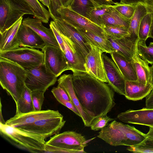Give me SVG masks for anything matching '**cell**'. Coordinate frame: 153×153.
I'll return each instance as SVG.
<instances>
[{"label": "cell", "mask_w": 153, "mask_h": 153, "mask_svg": "<svg viewBox=\"0 0 153 153\" xmlns=\"http://www.w3.org/2000/svg\"><path fill=\"white\" fill-rule=\"evenodd\" d=\"M117 117L126 123L153 126V108L129 109L119 114Z\"/></svg>", "instance_id": "17"}, {"label": "cell", "mask_w": 153, "mask_h": 153, "mask_svg": "<svg viewBox=\"0 0 153 153\" xmlns=\"http://www.w3.org/2000/svg\"><path fill=\"white\" fill-rule=\"evenodd\" d=\"M27 5L34 13L35 18L41 20L42 22L47 23L50 17L48 10L37 0H21Z\"/></svg>", "instance_id": "31"}, {"label": "cell", "mask_w": 153, "mask_h": 153, "mask_svg": "<svg viewBox=\"0 0 153 153\" xmlns=\"http://www.w3.org/2000/svg\"><path fill=\"white\" fill-rule=\"evenodd\" d=\"M25 70V85L32 91H38L45 93L58 80L57 77L47 71L44 64L36 68Z\"/></svg>", "instance_id": "8"}, {"label": "cell", "mask_w": 153, "mask_h": 153, "mask_svg": "<svg viewBox=\"0 0 153 153\" xmlns=\"http://www.w3.org/2000/svg\"><path fill=\"white\" fill-rule=\"evenodd\" d=\"M97 6L91 0H74L70 7L73 10L86 17V13L91 7Z\"/></svg>", "instance_id": "36"}, {"label": "cell", "mask_w": 153, "mask_h": 153, "mask_svg": "<svg viewBox=\"0 0 153 153\" xmlns=\"http://www.w3.org/2000/svg\"><path fill=\"white\" fill-rule=\"evenodd\" d=\"M51 92L59 102L72 111L76 115L81 117V115L79 111L71 102L64 99L56 92L52 90H51Z\"/></svg>", "instance_id": "40"}, {"label": "cell", "mask_w": 153, "mask_h": 153, "mask_svg": "<svg viewBox=\"0 0 153 153\" xmlns=\"http://www.w3.org/2000/svg\"><path fill=\"white\" fill-rule=\"evenodd\" d=\"M49 26L53 30L60 47L64 53L65 51V46L64 41L56 25L55 22L53 21H51L50 22Z\"/></svg>", "instance_id": "42"}, {"label": "cell", "mask_w": 153, "mask_h": 153, "mask_svg": "<svg viewBox=\"0 0 153 153\" xmlns=\"http://www.w3.org/2000/svg\"><path fill=\"white\" fill-rule=\"evenodd\" d=\"M42 51L44 55V65L48 72L57 77L68 70L67 62L60 48L45 45Z\"/></svg>", "instance_id": "9"}, {"label": "cell", "mask_w": 153, "mask_h": 153, "mask_svg": "<svg viewBox=\"0 0 153 153\" xmlns=\"http://www.w3.org/2000/svg\"><path fill=\"white\" fill-rule=\"evenodd\" d=\"M151 13L152 14V22L150 28L149 37L153 39V12Z\"/></svg>", "instance_id": "49"}, {"label": "cell", "mask_w": 153, "mask_h": 153, "mask_svg": "<svg viewBox=\"0 0 153 153\" xmlns=\"http://www.w3.org/2000/svg\"><path fill=\"white\" fill-rule=\"evenodd\" d=\"M127 149L135 153H153V137L147 136L139 143L129 146Z\"/></svg>", "instance_id": "34"}, {"label": "cell", "mask_w": 153, "mask_h": 153, "mask_svg": "<svg viewBox=\"0 0 153 153\" xmlns=\"http://www.w3.org/2000/svg\"><path fill=\"white\" fill-rule=\"evenodd\" d=\"M62 116L58 111L50 109L35 111L25 113L16 114L6 121L5 124L15 128H20L40 120Z\"/></svg>", "instance_id": "13"}, {"label": "cell", "mask_w": 153, "mask_h": 153, "mask_svg": "<svg viewBox=\"0 0 153 153\" xmlns=\"http://www.w3.org/2000/svg\"><path fill=\"white\" fill-rule=\"evenodd\" d=\"M65 122L62 116L42 119L18 128L42 136L46 139L59 134Z\"/></svg>", "instance_id": "10"}, {"label": "cell", "mask_w": 153, "mask_h": 153, "mask_svg": "<svg viewBox=\"0 0 153 153\" xmlns=\"http://www.w3.org/2000/svg\"><path fill=\"white\" fill-rule=\"evenodd\" d=\"M114 120L108 117L107 115H103L96 120L91 126V128L95 131L101 130L106 126L108 122Z\"/></svg>", "instance_id": "39"}, {"label": "cell", "mask_w": 153, "mask_h": 153, "mask_svg": "<svg viewBox=\"0 0 153 153\" xmlns=\"http://www.w3.org/2000/svg\"><path fill=\"white\" fill-rule=\"evenodd\" d=\"M76 28L90 45L100 49L103 52L110 54L114 51L106 37L99 36L84 29Z\"/></svg>", "instance_id": "25"}, {"label": "cell", "mask_w": 153, "mask_h": 153, "mask_svg": "<svg viewBox=\"0 0 153 153\" xmlns=\"http://www.w3.org/2000/svg\"><path fill=\"white\" fill-rule=\"evenodd\" d=\"M97 137L114 146H131L138 144L146 137L135 127L114 120L101 130Z\"/></svg>", "instance_id": "2"}, {"label": "cell", "mask_w": 153, "mask_h": 153, "mask_svg": "<svg viewBox=\"0 0 153 153\" xmlns=\"http://www.w3.org/2000/svg\"><path fill=\"white\" fill-rule=\"evenodd\" d=\"M53 21L59 33L68 38L75 44L85 59L86 56L91 49L90 44L74 27L60 18Z\"/></svg>", "instance_id": "15"}, {"label": "cell", "mask_w": 153, "mask_h": 153, "mask_svg": "<svg viewBox=\"0 0 153 153\" xmlns=\"http://www.w3.org/2000/svg\"><path fill=\"white\" fill-rule=\"evenodd\" d=\"M50 5L48 9L50 17L54 20L59 18L57 10L62 7L59 0H50Z\"/></svg>", "instance_id": "41"}, {"label": "cell", "mask_w": 153, "mask_h": 153, "mask_svg": "<svg viewBox=\"0 0 153 153\" xmlns=\"http://www.w3.org/2000/svg\"><path fill=\"white\" fill-rule=\"evenodd\" d=\"M97 6L109 5L112 4L107 0H91Z\"/></svg>", "instance_id": "45"}, {"label": "cell", "mask_w": 153, "mask_h": 153, "mask_svg": "<svg viewBox=\"0 0 153 153\" xmlns=\"http://www.w3.org/2000/svg\"><path fill=\"white\" fill-rule=\"evenodd\" d=\"M25 14L34 16L29 7L21 0H0V33Z\"/></svg>", "instance_id": "5"}, {"label": "cell", "mask_w": 153, "mask_h": 153, "mask_svg": "<svg viewBox=\"0 0 153 153\" xmlns=\"http://www.w3.org/2000/svg\"><path fill=\"white\" fill-rule=\"evenodd\" d=\"M106 38L114 51L131 62L137 54V44L139 39L129 35L119 39H113L106 35Z\"/></svg>", "instance_id": "18"}, {"label": "cell", "mask_w": 153, "mask_h": 153, "mask_svg": "<svg viewBox=\"0 0 153 153\" xmlns=\"http://www.w3.org/2000/svg\"><path fill=\"white\" fill-rule=\"evenodd\" d=\"M20 47L42 50L46 45L43 39L35 31L22 23L18 33Z\"/></svg>", "instance_id": "20"}, {"label": "cell", "mask_w": 153, "mask_h": 153, "mask_svg": "<svg viewBox=\"0 0 153 153\" xmlns=\"http://www.w3.org/2000/svg\"><path fill=\"white\" fill-rule=\"evenodd\" d=\"M146 97V107L153 108V88Z\"/></svg>", "instance_id": "43"}, {"label": "cell", "mask_w": 153, "mask_h": 153, "mask_svg": "<svg viewBox=\"0 0 153 153\" xmlns=\"http://www.w3.org/2000/svg\"><path fill=\"white\" fill-rule=\"evenodd\" d=\"M0 57L13 62L26 69L38 67L44 64L43 52L39 49L27 47L0 52Z\"/></svg>", "instance_id": "6"}, {"label": "cell", "mask_w": 153, "mask_h": 153, "mask_svg": "<svg viewBox=\"0 0 153 153\" xmlns=\"http://www.w3.org/2000/svg\"><path fill=\"white\" fill-rule=\"evenodd\" d=\"M60 18L76 28H82L99 36L106 37L102 28L70 7H62L57 10Z\"/></svg>", "instance_id": "11"}, {"label": "cell", "mask_w": 153, "mask_h": 153, "mask_svg": "<svg viewBox=\"0 0 153 153\" xmlns=\"http://www.w3.org/2000/svg\"><path fill=\"white\" fill-rule=\"evenodd\" d=\"M90 45L91 49L85 58L86 72L102 82H108L102 57L103 52L100 49Z\"/></svg>", "instance_id": "12"}, {"label": "cell", "mask_w": 153, "mask_h": 153, "mask_svg": "<svg viewBox=\"0 0 153 153\" xmlns=\"http://www.w3.org/2000/svg\"><path fill=\"white\" fill-rule=\"evenodd\" d=\"M102 57L108 85L114 91L125 96L126 79L112 59L105 54Z\"/></svg>", "instance_id": "14"}, {"label": "cell", "mask_w": 153, "mask_h": 153, "mask_svg": "<svg viewBox=\"0 0 153 153\" xmlns=\"http://www.w3.org/2000/svg\"><path fill=\"white\" fill-rule=\"evenodd\" d=\"M152 19V13L148 12L141 20L138 33V39L140 40L146 42L149 38Z\"/></svg>", "instance_id": "33"}, {"label": "cell", "mask_w": 153, "mask_h": 153, "mask_svg": "<svg viewBox=\"0 0 153 153\" xmlns=\"http://www.w3.org/2000/svg\"><path fill=\"white\" fill-rule=\"evenodd\" d=\"M25 68L11 61L0 57V83L16 104L25 86Z\"/></svg>", "instance_id": "3"}, {"label": "cell", "mask_w": 153, "mask_h": 153, "mask_svg": "<svg viewBox=\"0 0 153 153\" xmlns=\"http://www.w3.org/2000/svg\"><path fill=\"white\" fill-rule=\"evenodd\" d=\"M113 7L122 16L131 20L135 12L137 5L128 4L121 2H115Z\"/></svg>", "instance_id": "37"}, {"label": "cell", "mask_w": 153, "mask_h": 153, "mask_svg": "<svg viewBox=\"0 0 153 153\" xmlns=\"http://www.w3.org/2000/svg\"><path fill=\"white\" fill-rule=\"evenodd\" d=\"M23 17L2 33H0V52L12 50L20 47L18 33Z\"/></svg>", "instance_id": "22"}, {"label": "cell", "mask_w": 153, "mask_h": 153, "mask_svg": "<svg viewBox=\"0 0 153 153\" xmlns=\"http://www.w3.org/2000/svg\"><path fill=\"white\" fill-rule=\"evenodd\" d=\"M146 134L147 136L153 137V126L149 127V130Z\"/></svg>", "instance_id": "50"}, {"label": "cell", "mask_w": 153, "mask_h": 153, "mask_svg": "<svg viewBox=\"0 0 153 153\" xmlns=\"http://www.w3.org/2000/svg\"><path fill=\"white\" fill-rule=\"evenodd\" d=\"M114 62L126 80L136 81L137 77L131 62L121 55L115 52L110 53Z\"/></svg>", "instance_id": "24"}, {"label": "cell", "mask_w": 153, "mask_h": 153, "mask_svg": "<svg viewBox=\"0 0 153 153\" xmlns=\"http://www.w3.org/2000/svg\"><path fill=\"white\" fill-rule=\"evenodd\" d=\"M145 0H120V2L128 4L137 5L138 4H145Z\"/></svg>", "instance_id": "44"}, {"label": "cell", "mask_w": 153, "mask_h": 153, "mask_svg": "<svg viewBox=\"0 0 153 153\" xmlns=\"http://www.w3.org/2000/svg\"><path fill=\"white\" fill-rule=\"evenodd\" d=\"M89 140L81 134L68 131L53 135L45 143L61 148L64 153H85Z\"/></svg>", "instance_id": "7"}, {"label": "cell", "mask_w": 153, "mask_h": 153, "mask_svg": "<svg viewBox=\"0 0 153 153\" xmlns=\"http://www.w3.org/2000/svg\"><path fill=\"white\" fill-rule=\"evenodd\" d=\"M109 2L111 3L112 4H114V2L112 1V0H107Z\"/></svg>", "instance_id": "52"}, {"label": "cell", "mask_w": 153, "mask_h": 153, "mask_svg": "<svg viewBox=\"0 0 153 153\" xmlns=\"http://www.w3.org/2000/svg\"><path fill=\"white\" fill-rule=\"evenodd\" d=\"M1 134L17 148L32 153L45 152V138L0 122Z\"/></svg>", "instance_id": "4"}, {"label": "cell", "mask_w": 153, "mask_h": 153, "mask_svg": "<svg viewBox=\"0 0 153 153\" xmlns=\"http://www.w3.org/2000/svg\"><path fill=\"white\" fill-rule=\"evenodd\" d=\"M148 12L144 4H140L137 5L134 15L131 19L128 29L129 35L134 37L138 39V33L141 20Z\"/></svg>", "instance_id": "27"}, {"label": "cell", "mask_w": 153, "mask_h": 153, "mask_svg": "<svg viewBox=\"0 0 153 153\" xmlns=\"http://www.w3.org/2000/svg\"><path fill=\"white\" fill-rule=\"evenodd\" d=\"M137 77V81L147 84L151 83V74L149 64L137 54L131 61Z\"/></svg>", "instance_id": "26"}, {"label": "cell", "mask_w": 153, "mask_h": 153, "mask_svg": "<svg viewBox=\"0 0 153 153\" xmlns=\"http://www.w3.org/2000/svg\"><path fill=\"white\" fill-rule=\"evenodd\" d=\"M43 5L47 7L48 9L49 8L50 5V0H37Z\"/></svg>", "instance_id": "48"}, {"label": "cell", "mask_w": 153, "mask_h": 153, "mask_svg": "<svg viewBox=\"0 0 153 153\" xmlns=\"http://www.w3.org/2000/svg\"><path fill=\"white\" fill-rule=\"evenodd\" d=\"M74 0H59L62 7H70Z\"/></svg>", "instance_id": "47"}, {"label": "cell", "mask_w": 153, "mask_h": 153, "mask_svg": "<svg viewBox=\"0 0 153 153\" xmlns=\"http://www.w3.org/2000/svg\"><path fill=\"white\" fill-rule=\"evenodd\" d=\"M113 8L112 5H103L90 8L88 10L86 18L93 23L101 27L103 25L102 17Z\"/></svg>", "instance_id": "30"}, {"label": "cell", "mask_w": 153, "mask_h": 153, "mask_svg": "<svg viewBox=\"0 0 153 153\" xmlns=\"http://www.w3.org/2000/svg\"><path fill=\"white\" fill-rule=\"evenodd\" d=\"M32 91L25 86L22 94L16 104V114L25 113L35 111L32 98Z\"/></svg>", "instance_id": "28"}, {"label": "cell", "mask_w": 153, "mask_h": 153, "mask_svg": "<svg viewBox=\"0 0 153 153\" xmlns=\"http://www.w3.org/2000/svg\"><path fill=\"white\" fill-rule=\"evenodd\" d=\"M102 21L103 25L122 26L128 29L131 20L123 17L113 8L111 11L103 15Z\"/></svg>", "instance_id": "29"}, {"label": "cell", "mask_w": 153, "mask_h": 153, "mask_svg": "<svg viewBox=\"0 0 153 153\" xmlns=\"http://www.w3.org/2000/svg\"><path fill=\"white\" fill-rule=\"evenodd\" d=\"M60 34L64 41V54L68 63V70L72 72L76 71L86 72L84 66L85 59L81 52L70 39Z\"/></svg>", "instance_id": "16"}, {"label": "cell", "mask_w": 153, "mask_h": 153, "mask_svg": "<svg viewBox=\"0 0 153 153\" xmlns=\"http://www.w3.org/2000/svg\"><path fill=\"white\" fill-rule=\"evenodd\" d=\"M42 22L39 19L28 17L22 20V23L38 34L44 40L46 45L60 48L51 28H46L43 25Z\"/></svg>", "instance_id": "21"}, {"label": "cell", "mask_w": 153, "mask_h": 153, "mask_svg": "<svg viewBox=\"0 0 153 153\" xmlns=\"http://www.w3.org/2000/svg\"><path fill=\"white\" fill-rule=\"evenodd\" d=\"M58 85L62 88L68 95L71 101L77 108L85 126L91 127L94 121L84 111L76 94L73 88L72 74H64L57 80Z\"/></svg>", "instance_id": "19"}, {"label": "cell", "mask_w": 153, "mask_h": 153, "mask_svg": "<svg viewBox=\"0 0 153 153\" xmlns=\"http://www.w3.org/2000/svg\"><path fill=\"white\" fill-rule=\"evenodd\" d=\"M145 4L148 12H153V0H145Z\"/></svg>", "instance_id": "46"}, {"label": "cell", "mask_w": 153, "mask_h": 153, "mask_svg": "<svg viewBox=\"0 0 153 153\" xmlns=\"http://www.w3.org/2000/svg\"><path fill=\"white\" fill-rule=\"evenodd\" d=\"M73 73V88L84 111L94 122L107 115L116 104L113 89L86 72L76 71Z\"/></svg>", "instance_id": "1"}, {"label": "cell", "mask_w": 153, "mask_h": 153, "mask_svg": "<svg viewBox=\"0 0 153 153\" xmlns=\"http://www.w3.org/2000/svg\"><path fill=\"white\" fill-rule=\"evenodd\" d=\"M137 54L149 64L153 65V42H150L148 46L146 42L139 39L137 44Z\"/></svg>", "instance_id": "32"}, {"label": "cell", "mask_w": 153, "mask_h": 153, "mask_svg": "<svg viewBox=\"0 0 153 153\" xmlns=\"http://www.w3.org/2000/svg\"><path fill=\"white\" fill-rule=\"evenodd\" d=\"M153 89L151 83L145 84L137 80H126L125 83V94L127 99L137 101L146 97Z\"/></svg>", "instance_id": "23"}, {"label": "cell", "mask_w": 153, "mask_h": 153, "mask_svg": "<svg viewBox=\"0 0 153 153\" xmlns=\"http://www.w3.org/2000/svg\"><path fill=\"white\" fill-rule=\"evenodd\" d=\"M101 27L106 35L113 39H119L130 35L128 29L123 27L104 25Z\"/></svg>", "instance_id": "35"}, {"label": "cell", "mask_w": 153, "mask_h": 153, "mask_svg": "<svg viewBox=\"0 0 153 153\" xmlns=\"http://www.w3.org/2000/svg\"><path fill=\"white\" fill-rule=\"evenodd\" d=\"M44 93L43 92L38 91H32V100L35 111L41 110L44 99Z\"/></svg>", "instance_id": "38"}, {"label": "cell", "mask_w": 153, "mask_h": 153, "mask_svg": "<svg viewBox=\"0 0 153 153\" xmlns=\"http://www.w3.org/2000/svg\"><path fill=\"white\" fill-rule=\"evenodd\" d=\"M151 74V83L153 86V65L150 67Z\"/></svg>", "instance_id": "51"}]
</instances>
